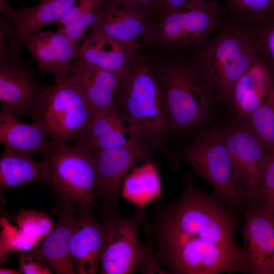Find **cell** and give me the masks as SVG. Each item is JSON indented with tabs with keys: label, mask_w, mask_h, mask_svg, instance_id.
Listing matches in <instances>:
<instances>
[{
	"label": "cell",
	"mask_w": 274,
	"mask_h": 274,
	"mask_svg": "<svg viewBox=\"0 0 274 274\" xmlns=\"http://www.w3.org/2000/svg\"><path fill=\"white\" fill-rule=\"evenodd\" d=\"M236 227L220 200L190 183L178 202L159 216L156 256L173 273L249 272L244 250L235 240Z\"/></svg>",
	"instance_id": "1"
},
{
	"label": "cell",
	"mask_w": 274,
	"mask_h": 274,
	"mask_svg": "<svg viewBox=\"0 0 274 274\" xmlns=\"http://www.w3.org/2000/svg\"><path fill=\"white\" fill-rule=\"evenodd\" d=\"M115 107L130 135L142 143L160 144L170 129L161 85L149 63L138 54L126 71Z\"/></svg>",
	"instance_id": "2"
},
{
	"label": "cell",
	"mask_w": 274,
	"mask_h": 274,
	"mask_svg": "<svg viewBox=\"0 0 274 274\" xmlns=\"http://www.w3.org/2000/svg\"><path fill=\"white\" fill-rule=\"evenodd\" d=\"M194 60L218 97L230 106L234 87L257 59L248 25L229 16L195 50Z\"/></svg>",
	"instance_id": "3"
},
{
	"label": "cell",
	"mask_w": 274,
	"mask_h": 274,
	"mask_svg": "<svg viewBox=\"0 0 274 274\" xmlns=\"http://www.w3.org/2000/svg\"><path fill=\"white\" fill-rule=\"evenodd\" d=\"M153 71L162 89L170 129L185 130L201 123L219 97L194 59L166 60Z\"/></svg>",
	"instance_id": "4"
},
{
	"label": "cell",
	"mask_w": 274,
	"mask_h": 274,
	"mask_svg": "<svg viewBox=\"0 0 274 274\" xmlns=\"http://www.w3.org/2000/svg\"><path fill=\"white\" fill-rule=\"evenodd\" d=\"M229 15L215 0H189L161 11L145 38L144 46L161 47L178 53L195 50L227 21Z\"/></svg>",
	"instance_id": "5"
},
{
	"label": "cell",
	"mask_w": 274,
	"mask_h": 274,
	"mask_svg": "<svg viewBox=\"0 0 274 274\" xmlns=\"http://www.w3.org/2000/svg\"><path fill=\"white\" fill-rule=\"evenodd\" d=\"M101 214L105 243L100 259L101 273L130 274L139 270L160 271L151 244L143 245L139 242L138 230L145 218L142 209L128 218L119 212Z\"/></svg>",
	"instance_id": "6"
},
{
	"label": "cell",
	"mask_w": 274,
	"mask_h": 274,
	"mask_svg": "<svg viewBox=\"0 0 274 274\" xmlns=\"http://www.w3.org/2000/svg\"><path fill=\"white\" fill-rule=\"evenodd\" d=\"M42 157L48 169L46 183L60 201L90 207L97 205L95 201L96 169L93 151L80 145L51 141Z\"/></svg>",
	"instance_id": "7"
},
{
	"label": "cell",
	"mask_w": 274,
	"mask_h": 274,
	"mask_svg": "<svg viewBox=\"0 0 274 274\" xmlns=\"http://www.w3.org/2000/svg\"><path fill=\"white\" fill-rule=\"evenodd\" d=\"M184 158L223 199L231 203L247 199L227 147L224 130L209 129L200 133L186 149Z\"/></svg>",
	"instance_id": "8"
},
{
	"label": "cell",
	"mask_w": 274,
	"mask_h": 274,
	"mask_svg": "<svg viewBox=\"0 0 274 274\" xmlns=\"http://www.w3.org/2000/svg\"><path fill=\"white\" fill-rule=\"evenodd\" d=\"M94 113L82 87L67 78L46 86L38 122L51 141L66 144L82 133Z\"/></svg>",
	"instance_id": "9"
},
{
	"label": "cell",
	"mask_w": 274,
	"mask_h": 274,
	"mask_svg": "<svg viewBox=\"0 0 274 274\" xmlns=\"http://www.w3.org/2000/svg\"><path fill=\"white\" fill-rule=\"evenodd\" d=\"M0 40V104L14 115L38 122L46 86L36 80L31 62L13 55Z\"/></svg>",
	"instance_id": "10"
},
{
	"label": "cell",
	"mask_w": 274,
	"mask_h": 274,
	"mask_svg": "<svg viewBox=\"0 0 274 274\" xmlns=\"http://www.w3.org/2000/svg\"><path fill=\"white\" fill-rule=\"evenodd\" d=\"M93 152L96 169L95 194L101 200V213L118 212L124 178L139 162H149L150 153L134 137L124 145Z\"/></svg>",
	"instance_id": "11"
},
{
	"label": "cell",
	"mask_w": 274,
	"mask_h": 274,
	"mask_svg": "<svg viewBox=\"0 0 274 274\" xmlns=\"http://www.w3.org/2000/svg\"><path fill=\"white\" fill-rule=\"evenodd\" d=\"M154 20L129 1L105 0L86 38H104L143 47Z\"/></svg>",
	"instance_id": "12"
},
{
	"label": "cell",
	"mask_w": 274,
	"mask_h": 274,
	"mask_svg": "<svg viewBox=\"0 0 274 274\" xmlns=\"http://www.w3.org/2000/svg\"><path fill=\"white\" fill-rule=\"evenodd\" d=\"M225 142L247 198L254 197L260 183L269 151L243 125L225 130Z\"/></svg>",
	"instance_id": "13"
},
{
	"label": "cell",
	"mask_w": 274,
	"mask_h": 274,
	"mask_svg": "<svg viewBox=\"0 0 274 274\" xmlns=\"http://www.w3.org/2000/svg\"><path fill=\"white\" fill-rule=\"evenodd\" d=\"M243 237L249 272L273 274L274 214L253 203L245 214Z\"/></svg>",
	"instance_id": "14"
},
{
	"label": "cell",
	"mask_w": 274,
	"mask_h": 274,
	"mask_svg": "<svg viewBox=\"0 0 274 274\" xmlns=\"http://www.w3.org/2000/svg\"><path fill=\"white\" fill-rule=\"evenodd\" d=\"M105 243L102 222L92 214L90 207L78 204L70 249L78 274H95Z\"/></svg>",
	"instance_id": "15"
},
{
	"label": "cell",
	"mask_w": 274,
	"mask_h": 274,
	"mask_svg": "<svg viewBox=\"0 0 274 274\" xmlns=\"http://www.w3.org/2000/svg\"><path fill=\"white\" fill-rule=\"evenodd\" d=\"M61 202L55 208L58 223L45 239L33 249L39 252L57 274L77 273L70 253V245L77 211L75 202Z\"/></svg>",
	"instance_id": "16"
},
{
	"label": "cell",
	"mask_w": 274,
	"mask_h": 274,
	"mask_svg": "<svg viewBox=\"0 0 274 274\" xmlns=\"http://www.w3.org/2000/svg\"><path fill=\"white\" fill-rule=\"evenodd\" d=\"M127 69L120 72L108 71L76 58L71 65L67 78L82 87L95 113L115 108V98Z\"/></svg>",
	"instance_id": "17"
},
{
	"label": "cell",
	"mask_w": 274,
	"mask_h": 274,
	"mask_svg": "<svg viewBox=\"0 0 274 274\" xmlns=\"http://www.w3.org/2000/svg\"><path fill=\"white\" fill-rule=\"evenodd\" d=\"M78 0H42L32 7H23L17 11L13 30L5 45L11 54L20 56L25 40L41 31L45 25L55 23L62 18Z\"/></svg>",
	"instance_id": "18"
},
{
	"label": "cell",
	"mask_w": 274,
	"mask_h": 274,
	"mask_svg": "<svg viewBox=\"0 0 274 274\" xmlns=\"http://www.w3.org/2000/svg\"><path fill=\"white\" fill-rule=\"evenodd\" d=\"M272 77L268 66L258 55L233 88L230 107L238 120L244 121L261 105L268 93Z\"/></svg>",
	"instance_id": "19"
},
{
	"label": "cell",
	"mask_w": 274,
	"mask_h": 274,
	"mask_svg": "<svg viewBox=\"0 0 274 274\" xmlns=\"http://www.w3.org/2000/svg\"><path fill=\"white\" fill-rule=\"evenodd\" d=\"M133 136L115 108L96 111L82 133L74 140L75 145L93 151L124 145Z\"/></svg>",
	"instance_id": "20"
},
{
	"label": "cell",
	"mask_w": 274,
	"mask_h": 274,
	"mask_svg": "<svg viewBox=\"0 0 274 274\" xmlns=\"http://www.w3.org/2000/svg\"><path fill=\"white\" fill-rule=\"evenodd\" d=\"M23 46L31 54L41 71L52 74L56 84L68 76L71 53L57 33L40 31L28 37Z\"/></svg>",
	"instance_id": "21"
},
{
	"label": "cell",
	"mask_w": 274,
	"mask_h": 274,
	"mask_svg": "<svg viewBox=\"0 0 274 274\" xmlns=\"http://www.w3.org/2000/svg\"><path fill=\"white\" fill-rule=\"evenodd\" d=\"M40 122L28 124L19 120L9 109L0 111V142L4 147L21 154L43 155L51 141Z\"/></svg>",
	"instance_id": "22"
},
{
	"label": "cell",
	"mask_w": 274,
	"mask_h": 274,
	"mask_svg": "<svg viewBox=\"0 0 274 274\" xmlns=\"http://www.w3.org/2000/svg\"><path fill=\"white\" fill-rule=\"evenodd\" d=\"M140 45L104 38H86L78 47L77 58L101 69L120 72L127 70Z\"/></svg>",
	"instance_id": "23"
},
{
	"label": "cell",
	"mask_w": 274,
	"mask_h": 274,
	"mask_svg": "<svg viewBox=\"0 0 274 274\" xmlns=\"http://www.w3.org/2000/svg\"><path fill=\"white\" fill-rule=\"evenodd\" d=\"M48 169L43 160L4 147L0 157V192L33 182H46Z\"/></svg>",
	"instance_id": "24"
},
{
	"label": "cell",
	"mask_w": 274,
	"mask_h": 274,
	"mask_svg": "<svg viewBox=\"0 0 274 274\" xmlns=\"http://www.w3.org/2000/svg\"><path fill=\"white\" fill-rule=\"evenodd\" d=\"M242 122L243 125L250 130L267 149H274V75L264 101Z\"/></svg>",
	"instance_id": "25"
},
{
	"label": "cell",
	"mask_w": 274,
	"mask_h": 274,
	"mask_svg": "<svg viewBox=\"0 0 274 274\" xmlns=\"http://www.w3.org/2000/svg\"><path fill=\"white\" fill-rule=\"evenodd\" d=\"M223 6L229 16L246 23L274 16V0H225Z\"/></svg>",
	"instance_id": "26"
},
{
	"label": "cell",
	"mask_w": 274,
	"mask_h": 274,
	"mask_svg": "<svg viewBox=\"0 0 274 274\" xmlns=\"http://www.w3.org/2000/svg\"><path fill=\"white\" fill-rule=\"evenodd\" d=\"M246 24L251 31L255 50L274 75V16Z\"/></svg>",
	"instance_id": "27"
},
{
	"label": "cell",
	"mask_w": 274,
	"mask_h": 274,
	"mask_svg": "<svg viewBox=\"0 0 274 274\" xmlns=\"http://www.w3.org/2000/svg\"><path fill=\"white\" fill-rule=\"evenodd\" d=\"M0 259L5 261L13 252L31 250L41 241L27 235L18 226H14L4 218L1 219Z\"/></svg>",
	"instance_id": "28"
},
{
	"label": "cell",
	"mask_w": 274,
	"mask_h": 274,
	"mask_svg": "<svg viewBox=\"0 0 274 274\" xmlns=\"http://www.w3.org/2000/svg\"><path fill=\"white\" fill-rule=\"evenodd\" d=\"M17 226L28 236L41 241L55 229V222L43 212L21 208L15 216Z\"/></svg>",
	"instance_id": "29"
},
{
	"label": "cell",
	"mask_w": 274,
	"mask_h": 274,
	"mask_svg": "<svg viewBox=\"0 0 274 274\" xmlns=\"http://www.w3.org/2000/svg\"><path fill=\"white\" fill-rule=\"evenodd\" d=\"M124 183V187L127 194H154L160 189L158 174L150 162L133 170Z\"/></svg>",
	"instance_id": "30"
},
{
	"label": "cell",
	"mask_w": 274,
	"mask_h": 274,
	"mask_svg": "<svg viewBox=\"0 0 274 274\" xmlns=\"http://www.w3.org/2000/svg\"><path fill=\"white\" fill-rule=\"evenodd\" d=\"M268 151L265 168L253 197L260 198L261 202L256 204L274 214V149Z\"/></svg>",
	"instance_id": "31"
},
{
	"label": "cell",
	"mask_w": 274,
	"mask_h": 274,
	"mask_svg": "<svg viewBox=\"0 0 274 274\" xmlns=\"http://www.w3.org/2000/svg\"><path fill=\"white\" fill-rule=\"evenodd\" d=\"M101 10L82 15L72 22L59 27L58 31L64 33L77 44L85 39L86 31L95 22Z\"/></svg>",
	"instance_id": "32"
},
{
	"label": "cell",
	"mask_w": 274,
	"mask_h": 274,
	"mask_svg": "<svg viewBox=\"0 0 274 274\" xmlns=\"http://www.w3.org/2000/svg\"><path fill=\"white\" fill-rule=\"evenodd\" d=\"M19 272L23 274L52 273L44 258L34 249L25 252H17Z\"/></svg>",
	"instance_id": "33"
},
{
	"label": "cell",
	"mask_w": 274,
	"mask_h": 274,
	"mask_svg": "<svg viewBox=\"0 0 274 274\" xmlns=\"http://www.w3.org/2000/svg\"><path fill=\"white\" fill-rule=\"evenodd\" d=\"M105 0H78L65 15L55 24L62 27L86 14L100 10Z\"/></svg>",
	"instance_id": "34"
},
{
	"label": "cell",
	"mask_w": 274,
	"mask_h": 274,
	"mask_svg": "<svg viewBox=\"0 0 274 274\" xmlns=\"http://www.w3.org/2000/svg\"><path fill=\"white\" fill-rule=\"evenodd\" d=\"M138 5L153 18L157 17L161 9L162 0H127Z\"/></svg>",
	"instance_id": "35"
},
{
	"label": "cell",
	"mask_w": 274,
	"mask_h": 274,
	"mask_svg": "<svg viewBox=\"0 0 274 274\" xmlns=\"http://www.w3.org/2000/svg\"><path fill=\"white\" fill-rule=\"evenodd\" d=\"M17 11L10 6L6 0H1V13L2 16L14 22L16 18Z\"/></svg>",
	"instance_id": "36"
},
{
	"label": "cell",
	"mask_w": 274,
	"mask_h": 274,
	"mask_svg": "<svg viewBox=\"0 0 274 274\" xmlns=\"http://www.w3.org/2000/svg\"><path fill=\"white\" fill-rule=\"evenodd\" d=\"M188 1L189 0H162L161 9L160 13L163 10L172 9L180 7Z\"/></svg>",
	"instance_id": "37"
},
{
	"label": "cell",
	"mask_w": 274,
	"mask_h": 274,
	"mask_svg": "<svg viewBox=\"0 0 274 274\" xmlns=\"http://www.w3.org/2000/svg\"><path fill=\"white\" fill-rule=\"evenodd\" d=\"M1 274H20V272L19 271H16L15 270L7 268H1L0 269Z\"/></svg>",
	"instance_id": "38"
},
{
	"label": "cell",
	"mask_w": 274,
	"mask_h": 274,
	"mask_svg": "<svg viewBox=\"0 0 274 274\" xmlns=\"http://www.w3.org/2000/svg\"><path fill=\"white\" fill-rule=\"evenodd\" d=\"M273 274H274V270H273Z\"/></svg>",
	"instance_id": "39"
},
{
	"label": "cell",
	"mask_w": 274,
	"mask_h": 274,
	"mask_svg": "<svg viewBox=\"0 0 274 274\" xmlns=\"http://www.w3.org/2000/svg\"><path fill=\"white\" fill-rule=\"evenodd\" d=\"M224 1H225V0H224Z\"/></svg>",
	"instance_id": "40"
}]
</instances>
